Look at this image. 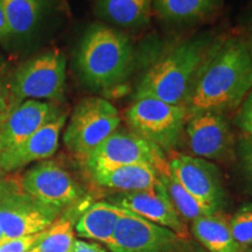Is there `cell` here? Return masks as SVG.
<instances>
[{"label":"cell","instance_id":"cell-7","mask_svg":"<svg viewBox=\"0 0 252 252\" xmlns=\"http://www.w3.org/2000/svg\"><path fill=\"white\" fill-rule=\"evenodd\" d=\"M61 213L25 193L19 181L6 176L0 180V228L4 241L45 231Z\"/></svg>","mask_w":252,"mask_h":252},{"label":"cell","instance_id":"cell-24","mask_svg":"<svg viewBox=\"0 0 252 252\" xmlns=\"http://www.w3.org/2000/svg\"><path fill=\"white\" fill-rule=\"evenodd\" d=\"M232 236L243 247H252V203H245L229 220Z\"/></svg>","mask_w":252,"mask_h":252},{"label":"cell","instance_id":"cell-6","mask_svg":"<svg viewBox=\"0 0 252 252\" xmlns=\"http://www.w3.org/2000/svg\"><path fill=\"white\" fill-rule=\"evenodd\" d=\"M132 132L161 151L169 152L180 141L187 122L185 106L154 98L134 99L125 112Z\"/></svg>","mask_w":252,"mask_h":252},{"label":"cell","instance_id":"cell-2","mask_svg":"<svg viewBox=\"0 0 252 252\" xmlns=\"http://www.w3.org/2000/svg\"><path fill=\"white\" fill-rule=\"evenodd\" d=\"M209 50L207 37L181 42L147 69L135 88L133 98H154L185 106L198 69Z\"/></svg>","mask_w":252,"mask_h":252},{"label":"cell","instance_id":"cell-32","mask_svg":"<svg viewBox=\"0 0 252 252\" xmlns=\"http://www.w3.org/2000/svg\"><path fill=\"white\" fill-rule=\"evenodd\" d=\"M6 176V173L2 171V168L1 167H0V180H2V179H4Z\"/></svg>","mask_w":252,"mask_h":252},{"label":"cell","instance_id":"cell-28","mask_svg":"<svg viewBox=\"0 0 252 252\" xmlns=\"http://www.w3.org/2000/svg\"><path fill=\"white\" fill-rule=\"evenodd\" d=\"M238 154L244 174L252 189V137L245 135L242 138L238 145Z\"/></svg>","mask_w":252,"mask_h":252},{"label":"cell","instance_id":"cell-19","mask_svg":"<svg viewBox=\"0 0 252 252\" xmlns=\"http://www.w3.org/2000/svg\"><path fill=\"white\" fill-rule=\"evenodd\" d=\"M195 238L210 252H249L232 236L229 220L222 213L210 214L191 222Z\"/></svg>","mask_w":252,"mask_h":252},{"label":"cell","instance_id":"cell-9","mask_svg":"<svg viewBox=\"0 0 252 252\" xmlns=\"http://www.w3.org/2000/svg\"><path fill=\"white\" fill-rule=\"evenodd\" d=\"M20 185L25 193L60 212L74 207L84 196L83 188L74 176L54 160H43L31 167Z\"/></svg>","mask_w":252,"mask_h":252},{"label":"cell","instance_id":"cell-8","mask_svg":"<svg viewBox=\"0 0 252 252\" xmlns=\"http://www.w3.org/2000/svg\"><path fill=\"white\" fill-rule=\"evenodd\" d=\"M90 174L126 165H150L159 174L169 171V165L156 145L143 139L131 130H117L97 146L86 159Z\"/></svg>","mask_w":252,"mask_h":252},{"label":"cell","instance_id":"cell-17","mask_svg":"<svg viewBox=\"0 0 252 252\" xmlns=\"http://www.w3.org/2000/svg\"><path fill=\"white\" fill-rule=\"evenodd\" d=\"M94 11L108 24L135 30L149 24L152 0H91Z\"/></svg>","mask_w":252,"mask_h":252},{"label":"cell","instance_id":"cell-27","mask_svg":"<svg viewBox=\"0 0 252 252\" xmlns=\"http://www.w3.org/2000/svg\"><path fill=\"white\" fill-rule=\"evenodd\" d=\"M236 124L245 134L252 137V89L239 105V111L236 116Z\"/></svg>","mask_w":252,"mask_h":252},{"label":"cell","instance_id":"cell-34","mask_svg":"<svg viewBox=\"0 0 252 252\" xmlns=\"http://www.w3.org/2000/svg\"><path fill=\"white\" fill-rule=\"evenodd\" d=\"M27 252H39V250H37V249H36V245H35V247L32 248L31 250H30V251H27Z\"/></svg>","mask_w":252,"mask_h":252},{"label":"cell","instance_id":"cell-5","mask_svg":"<svg viewBox=\"0 0 252 252\" xmlns=\"http://www.w3.org/2000/svg\"><path fill=\"white\" fill-rule=\"evenodd\" d=\"M67 60L53 49L32 58L19 67L11 77V94L14 105L27 99L62 102L64 98Z\"/></svg>","mask_w":252,"mask_h":252},{"label":"cell","instance_id":"cell-35","mask_svg":"<svg viewBox=\"0 0 252 252\" xmlns=\"http://www.w3.org/2000/svg\"><path fill=\"white\" fill-rule=\"evenodd\" d=\"M1 124H2V122H1V121H0V126H1Z\"/></svg>","mask_w":252,"mask_h":252},{"label":"cell","instance_id":"cell-33","mask_svg":"<svg viewBox=\"0 0 252 252\" xmlns=\"http://www.w3.org/2000/svg\"><path fill=\"white\" fill-rule=\"evenodd\" d=\"M2 242H4V234H2V230L0 228V244H1Z\"/></svg>","mask_w":252,"mask_h":252},{"label":"cell","instance_id":"cell-36","mask_svg":"<svg viewBox=\"0 0 252 252\" xmlns=\"http://www.w3.org/2000/svg\"><path fill=\"white\" fill-rule=\"evenodd\" d=\"M251 20H252V15H251Z\"/></svg>","mask_w":252,"mask_h":252},{"label":"cell","instance_id":"cell-23","mask_svg":"<svg viewBox=\"0 0 252 252\" xmlns=\"http://www.w3.org/2000/svg\"><path fill=\"white\" fill-rule=\"evenodd\" d=\"M75 241L74 220L64 215L45 230L36 249L39 252H71Z\"/></svg>","mask_w":252,"mask_h":252},{"label":"cell","instance_id":"cell-15","mask_svg":"<svg viewBox=\"0 0 252 252\" xmlns=\"http://www.w3.org/2000/svg\"><path fill=\"white\" fill-rule=\"evenodd\" d=\"M67 112H62L58 117L46 123L24 143L0 154V167L2 171L8 174L54 156L59 149L60 135L67 122Z\"/></svg>","mask_w":252,"mask_h":252},{"label":"cell","instance_id":"cell-1","mask_svg":"<svg viewBox=\"0 0 252 252\" xmlns=\"http://www.w3.org/2000/svg\"><path fill=\"white\" fill-rule=\"evenodd\" d=\"M252 89V59L248 43L229 37L210 48L195 77L185 109L189 116L225 113L239 108Z\"/></svg>","mask_w":252,"mask_h":252},{"label":"cell","instance_id":"cell-21","mask_svg":"<svg viewBox=\"0 0 252 252\" xmlns=\"http://www.w3.org/2000/svg\"><path fill=\"white\" fill-rule=\"evenodd\" d=\"M50 0H0L9 35L23 36L40 23Z\"/></svg>","mask_w":252,"mask_h":252},{"label":"cell","instance_id":"cell-11","mask_svg":"<svg viewBox=\"0 0 252 252\" xmlns=\"http://www.w3.org/2000/svg\"><path fill=\"white\" fill-rule=\"evenodd\" d=\"M179 241L169 229L124 209L106 247L111 252H173Z\"/></svg>","mask_w":252,"mask_h":252},{"label":"cell","instance_id":"cell-29","mask_svg":"<svg viewBox=\"0 0 252 252\" xmlns=\"http://www.w3.org/2000/svg\"><path fill=\"white\" fill-rule=\"evenodd\" d=\"M71 252H108L99 243L76 239Z\"/></svg>","mask_w":252,"mask_h":252},{"label":"cell","instance_id":"cell-16","mask_svg":"<svg viewBox=\"0 0 252 252\" xmlns=\"http://www.w3.org/2000/svg\"><path fill=\"white\" fill-rule=\"evenodd\" d=\"M91 176L100 187L121 193L150 190L159 184V172L154 167L144 163L119 166L96 172Z\"/></svg>","mask_w":252,"mask_h":252},{"label":"cell","instance_id":"cell-14","mask_svg":"<svg viewBox=\"0 0 252 252\" xmlns=\"http://www.w3.org/2000/svg\"><path fill=\"white\" fill-rule=\"evenodd\" d=\"M62 112L54 102L34 99L21 102L0 126V154L24 143Z\"/></svg>","mask_w":252,"mask_h":252},{"label":"cell","instance_id":"cell-30","mask_svg":"<svg viewBox=\"0 0 252 252\" xmlns=\"http://www.w3.org/2000/svg\"><path fill=\"white\" fill-rule=\"evenodd\" d=\"M9 36V30L6 23L4 11H2L1 4H0V41L5 40L6 37Z\"/></svg>","mask_w":252,"mask_h":252},{"label":"cell","instance_id":"cell-31","mask_svg":"<svg viewBox=\"0 0 252 252\" xmlns=\"http://www.w3.org/2000/svg\"><path fill=\"white\" fill-rule=\"evenodd\" d=\"M248 47H249V52H250V55H251V59H252V36H251L250 41H249Z\"/></svg>","mask_w":252,"mask_h":252},{"label":"cell","instance_id":"cell-3","mask_svg":"<svg viewBox=\"0 0 252 252\" xmlns=\"http://www.w3.org/2000/svg\"><path fill=\"white\" fill-rule=\"evenodd\" d=\"M132 55L133 49L127 36L106 25L93 24L78 45V74L91 89H109L124 78Z\"/></svg>","mask_w":252,"mask_h":252},{"label":"cell","instance_id":"cell-22","mask_svg":"<svg viewBox=\"0 0 252 252\" xmlns=\"http://www.w3.org/2000/svg\"><path fill=\"white\" fill-rule=\"evenodd\" d=\"M159 178L165 186L172 204L182 220L194 222L195 220L200 219V217L212 214L202 203L198 202L193 195L189 194L182 187L180 182L172 175L171 171L159 174Z\"/></svg>","mask_w":252,"mask_h":252},{"label":"cell","instance_id":"cell-13","mask_svg":"<svg viewBox=\"0 0 252 252\" xmlns=\"http://www.w3.org/2000/svg\"><path fill=\"white\" fill-rule=\"evenodd\" d=\"M111 203L169 229L180 239L189 238L187 225L172 204L160 178L159 184L153 189L133 193H121L112 198Z\"/></svg>","mask_w":252,"mask_h":252},{"label":"cell","instance_id":"cell-18","mask_svg":"<svg viewBox=\"0 0 252 252\" xmlns=\"http://www.w3.org/2000/svg\"><path fill=\"white\" fill-rule=\"evenodd\" d=\"M124 213L111 202H96L78 217L75 230L77 236L89 241L108 244L111 239L119 217Z\"/></svg>","mask_w":252,"mask_h":252},{"label":"cell","instance_id":"cell-20","mask_svg":"<svg viewBox=\"0 0 252 252\" xmlns=\"http://www.w3.org/2000/svg\"><path fill=\"white\" fill-rule=\"evenodd\" d=\"M222 0H152V8L162 20L191 23L216 13Z\"/></svg>","mask_w":252,"mask_h":252},{"label":"cell","instance_id":"cell-25","mask_svg":"<svg viewBox=\"0 0 252 252\" xmlns=\"http://www.w3.org/2000/svg\"><path fill=\"white\" fill-rule=\"evenodd\" d=\"M12 74L7 70L6 62L0 58V121L4 122L15 108L11 94Z\"/></svg>","mask_w":252,"mask_h":252},{"label":"cell","instance_id":"cell-10","mask_svg":"<svg viewBox=\"0 0 252 252\" xmlns=\"http://www.w3.org/2000/svg\"><path fill=\"white\" fill-rule=\"evenodd\" d=\"M169 171L182 187L212 214L224 206L225 190L220 169L209 160L186 154H175L169 160Z\"/></svg>","mask_w":252,"mask_h":252},{"label":"cell","instance_id":"cell-12","mask_svg":"<svg viewBox=\"0 0 252 252\" xmlns=\"http://www.w3.org/2000/svg\"><path fill=\"white\" fill-rule=\"evenodd\" d=\"M185 131L189 149L195 157L226 160L232 156L235 138L224 113L201 112L189 116Z\"/></svg>","mask_w":252,"mask_h":252},{"label":"cell","instance_id":"cell-4","mask_svg":"<svg viewBox=\"0 0 252 252\" xmlns=\"http://www.w3.org/2000/svg\"><path fill=\"white\" fill-rule=\"evenodd\" d=\"M121 122L117 108L109 100L88 97L75 106L63 134V143L68 151L84 160L118 130Z\"/></svg>","mask_w":252,"mask_h":252},{"label":"cell","instance_id":"cell-26","mask_svg":"<svg viewBox=\"0 0 252 252\" xmlns=\"http://www.w3.org/2000/svg\"><path fill=\"white\" fill-rule=\"evenodd\" d=\"M45 231L37 232L34 235L24 236V237L7 239L0 244V252H27L34 248L42 238Z\"/></svg>","mask_w":252,"mask_h":252}]
</instances>
